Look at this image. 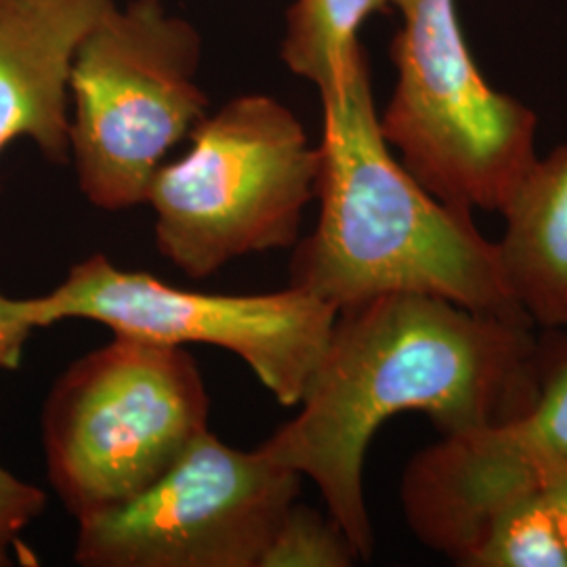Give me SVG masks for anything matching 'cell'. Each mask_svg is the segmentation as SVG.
<instances>
[{
  "label": "cell",
  "mask_w": 567,
  "mask_h": 567,
  "mask_svg": "<svg viewBox=\"0 0 567 567\" xmlns=\"http://www.w3.org/2000/svg\"><path fill=\"white\" fill-rule=\"evenodd\" d=\"M501 215L513 299L532 326L567 328V143L534 161Z\"/></svg>",
  "instance_id": "cell-11"
},
{
  "label": "cell",
  "mask_w": 567,
  "mask_h": 567,
  "mask_svg": "<svg viewBox=\"0 0 567 567\" xmlns=\"http://www.w3.org/2000/svg\"><path fill=\"white\" fill-rule=\"evenodd\" d=\"M538 461L543 463V492L567 547V468L547 463L543 458Z\"/></svg>",
  "instance_id": "cell-17"
},
{
  "label": "cell",
  "mask_w": 567,
  "mask_h": 567,
  "mask_svg": "<svg viewBox=\"0 0 567 567\" xmlns=\"http://www.w3.org/2000/svg\"><path fill=\"white\" fill-rule=\"evenodd\" d=\"M536 379L534 405L515 426L538 458L567 468V328L536 337Z\"/></svg>",
  "instance_id": "cell-13"
},
{
  "label": "cell",
  "mask_w": 567,
  "mask_h": 567,
  "mask_svg": "<svg viewBox=\"0 0 567 567\" xmlns=\"http://www.w3.org/2000/svg\"><path fill=\"white\" fill-rule=\"evenodd\" d=\"M44 505L47 496L41 487L23 482L0 465V567L13 564L21 532L41 515Z\"/></svg>",
  "instance_id": "cell-15"
},
{
  "label": "cell",
  "mask_w": 567,
  "mask_h": 567,
  "mask_svg": "<svg viewBox=\"0 0 567 567\" xmlns=\"http://www.w3.org/2000/svg\"><path fill=\"white\" fill-rule=\"evenodd\" d=\"M34 326L23 313V299H9L0 292V370H16L23 347Z\"/></svg>",
  "instance_id": "cell-16"
},
{
  "label": "cell",
  "mask_w": 567,
  "mask_h": 567,
  "mask_svg": "<svg viewBox=\"0 0 567 567\" xmlns=\"http://www.w3.org/2000/svg\"><path fill=\"white\" fill-rule=\"evenodd\" d=\"M320 95L322 208L313 234L297 243L290 286L337 309L386 292H423L529 322L508 288L498 244L480 234L473 213L437 200L393 158L362 44Z\"/></svg>",
  "instance_id": "cell-2"
},
{
  "label": "cell",
  "mask_w": 567,
  "mask_h": 567,
  "mask_svg": "<svg viewBox=\"0 0 567 567\" xmlns=\"http://www.w3.org/2000/svg\"><path fill=\"white\" fill-rule=\"evenodd\" d=\"M23 313L34 328L91 320L152 343L219 347L292 408L320 364L339 309L299 286L265 295L185 290L91 255L51 292L23 299Z\"/></svg>",
  "instance_id": "cell-7"
},
{
  "label": "cell",
  "mask_w": 567,
  "mask_h": 567,
  "mask_svg": "<svg viewBox=\"0 0 567 567\" xmlns=\"http://www.w3.org/2000/svg\"><path fill=\"white\" fill-rule=\"evenodd\" d=\"M360 559L358 548L328 511L295 501L259 567H349Z\"/></svg>",
  "instance_id": "cell-14"
},
{
  "label": "cell",
  "mask_w": 567,
  "mask_h": 567,
  "mask_svg": "<svg viewBox=\"0 0 567 567\" xmlns=\"http://www.w3.org/2000/svg\"><path fill=\"white\" fill-rule=\"evenodd\" d=\"M203 41L163 0L114 2L84 34L70 72V158L103 210L145 203L166 154L206 118Z\"/></svg>",
  "instance_id": "cell-5"
},
{
  "label": "cell",
  "mask_w": 567,
  "mask_h": 567,
  "mask_svg": "<svg viewBox=\"0 0 567 567\" xmlns=\"http://www.w3.org/2000/svg\"><path fill=\"white\" fill-rule=\"evenodd\" d=\"M386 4L391 0H295L286 16L284 63L320 91L360 47L362 23Z\"/></svg>",
  "instance_id": "cell-12"
},
{
  "label": "cell",
  "mask_w": 567,
  "mask_h": 567,
  "mask_svg": "<svg viewBox=\"0 0 567 567\" xmlns=\"http://www.w3.org/2000/svg\"><path fill=\"white\" fill-rule=\"evenodd\" d=\"M210 402L183 347L114 334L82 355L42 410L49 482L89 519L152 486L208 431Z\"/></svg>",
  "instance_id": "cell-4"
},
{
  "label": "cell",
  "mask_w": 567,
  "mask_h": 567,
  "mask_svg": "<svg viewBox=\"0 0 567 567\" xmlns=\"http://www.w3.org/2000/svg\"><path fill=\"white\" fill-rule=\"evenodd\" d=\"M179 161L147 189L156 246L194 280L255 252L299 243L318 198L320 150L301 121L267 95H243L206 116Z\"/></svg>",
  "instance_id": "cell-3"
},
{
  "label": "cell",
  "mask_w": 567,
  "mask_h": 567,
  "mask_svg": "<svg viewBox=\"0 0 567 567\" xmlns=\"http://www.w3.org/2000/svg\"><path fill=\"white\" fill-rule=\"evenodd\" d=\"M395 86L379 124L405 171L437 200L503 213L536 156V114L489 86L466 44L456 0H391Z\"/></svg>",
  "instance_id": "cell-6"
},
{
  "label": "cell",
  "mask_w": 567,
  "mask_h": 567,
  "mask_svg": "<svg viewBox=\"0 0 567 567\" xmlns=\"http://www.w3.org/2000/svg\"><path fill=\"white\" fill-rule=\"evenodd\" d=\"M116 0H0V152L30 140L70 161V72L91 25Z\"/></svg>",
  "instance_id": "cell-10"
},
{
  "label": "cell",
  "mask_w": 567,
  "mask_h": 567,
  "mask_svg": "<svg viewBox=\"0 0 567 567\" xmlns=\"http://www.w3.org/2000/svg\"><path fill=\"white\" fill-rule=\"evenodd\" d=\"M303 477L200 435L152 486L79 522L84 567H259Z\"/></svg>",
  "instance_id": "cell-8"
},
{
  "label": "cell",
  "mask_w": 567,
  "mask_h": 567,
  "mask_svg": "<svg viewBox=\"0 0 567 567\" xmlns=\"http://www.w3.org/2000/svg\"><path fill=\"white\" fill-rule=\"evenodd\" d=\"M400 501L410 532L461 567H567V547L543 492V463L515 423L421 450Z\"/></svg>",
  "instance_id": "cell-9"
},
{
  "label": "cell",
  "mask_w": 567,
  "mask_h": 567,
  "mask_svg": "<svg viewBox=\"0 0 567 567\" xmlns=\"http://www.w3.org/2000/svg\"><path fill=\"white\" fill-rule=\"evenodd\" d=\"M534 326L423 292H386L339 309L299 414L261 450L309 477L362 561L374 550L365 452L402 412L442 435L505 426L536 400Z\"/></svg>",
  "instance_id": "cell-1"
}]
</instances>
